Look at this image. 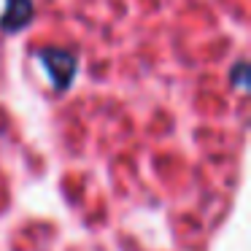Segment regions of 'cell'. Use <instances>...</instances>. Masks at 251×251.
Listing matches in <instances>:
<instances>
[{"mask_svg": "<svg viewBox=\"0 0 251 251\" xmlns=\"http://www.w3.org/2000/svg\"><path fill=\"white\" fill-rule=\"evenodd\" d=\"M35 57L44 62L46 73H49V78H51V87H54L57 92H65L73 84L76 71H78V60H76L73 51L57 49V46H44V49L35 51Z\"/></svg>", "mask_w": 251, "mask_h": 251, "instance_id": "obj_1", "label": "cell"}, {"mask_svg": "<svg viewBox=\"0 0 251 251\" xmlns=\"http://www.w3.org/2000/svg\"><path fill=\"white\" fill-rule=\"evenodd\" d=\"M33 22V0H6V11L0 17V30L19 33Z\"/></svg>", "mask_w": 251, "mask_h": 251, "instance_id": "obj_2", "label": "cell"}, {"mask_svg": "<svg viewBox=\"0 0 251 251\" xmlns=\"http://www.w3.org/2000/svg\"><path fill=\"white\" fill-rule=\"evenodd\" d=\"M232 84H235V87H240V89L249 87V65H246V62H238V65H235Z\"/></svg>", "mask_w": 251, "mask_h": 251, "instance_id": "obj_3", "label": "cell"}]
</instances>
